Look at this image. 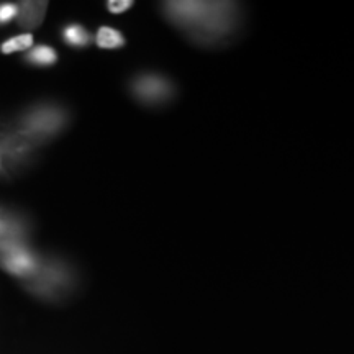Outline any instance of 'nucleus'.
Returning a JSON list of instances; mask_svg holds the SVG:
<instances>
[{
	"mask_svg": "<svg viewBox=\"0 0 354 354\" xmlns=\"http://www.w3.org/2000/svg\"><path fill=\"white\" fill-rule=\"evenodd\" d=\"M0 256L3 268L15 276H33L38 271V259L21 245L2 251Z\"/></svg>",
	"mask_w": 354,
	"mask_h": 354,
	"instance_id": "2",
	"label": "nucleus"
},
{
	"mask_svg": "<svg viewBox=\"0 0 354 354\" xmlns=\"http://www.w3.org/2000/svg\"><path fill=\"white\" fill-rule=\"evenodd\" d=\"M165 12L196 39L212 41L233 28L236 8L230 2H166Z\"/></svg>",
	"mask_w": 354,
	"mask_h": 354,
	"instance_id": "1",
	"label": "nucleus"
},
{
	"mask_svg": "<svg viewBox=\"0 0 354 354\" xmlns=\"http://www.w3.org/2000/svg\"><path fill=\"white\" fill-rule=\"evenodd\" d=\"M97 44L100 48H105V50H117V48H122L125 44V38L117 30L104 26L97 33Z\"/></svg>",
	"mask_w": 354,
	"mask_h": 354,
	"instance_id": "7",
	"label": "nucleus"
},
{
	"mask_svg": "<svg viewBox=\"0 0 354 354\" xmlns=\"http://www.w3.org/2000/svg\"><path fill=\"white\" fill-rule=\"evenodd\" d=\"M28 59L35 64H41V66H48V64H55L56 63V53L55 50H51L50 46H37L32 53L28 55Z\"/></svg>",
	"mask_w": 354,
	"mask_h": 354,
	"instance_id": "9",
	"label": "nucleus"
},
{
	"mask_svg": "<svg viewBox=\"0 0 354 354\" xmlns=\"http://www.w3.org/2000/svg\"><path fill=\"white\" fill-rule=\"evenodd\" d=\"M64 41L73 46H86L91 41V35H88L82 26L79 25H69L63 33Z\"/></svg>",
	"mask_w": 354,
	"mask_h": 354,
	"instance_id": "8",
	"label": "nucleus"
},
{
	"mask_svg": "<svg viewBox=\"0 0 354 354\" xmlns=\"http://www.w3.org/2000/svg\"><path fill=\"white\" fill-rule=\"evenodd\" d=\"M46 10L48 2H21L19 6V13H17V20L24 28L33 30L41 25Z\"/></svg>",
	"mask_w": 354,
	"mask_h": 354,
	"instance_id": "5",
	"label": "nucleus"
},
{
	"mask_svg": "<svg viewBox=\"0 0 354 354\" xmlns=\"http://www.w3.org/2000/svg\"><path fill=\"white\" fill-rule=\"evenodd\" d=\"M133 91L143 102H149V104H156V102L167 100L171 97L172 87L171 84L161 76H141L133 84Z\"/></svg>",
	"mask_w": 354,
	"mask_h": 354,
	"instance_id": "3",
	"label": "nucleus"
},
{
	"mask_svg": "<svg viewBox=\"0 0 354 354\" xmlns=\"http://www.w3.org/2000/svg\"><path fill=\"white\" fill-rule=\"evenodd\" d=\"M33 44V37L30 33H24L20 35V37H15L12 39H8L2 44V53H6V55H10V53H15V51H24V50H28L30 46Z\"/></svg>",
	"mask_w": 354,
	"mask_h": 354,
	"instance_id": "10",
	"label": "nucleus"
},
{
	"mask_svg": "<svg viewBox=\"0 0 354 354\" xmlns=\"http://www.w3.org/2000/svg\"><path fill=\"white\" fill-rule=\"evenodd\" d=\"M21 236V228L15 221L6 220L0 216V253L6 250H10V248L21 245L20 243Z\"/></svg>",
	"mask_w": 354,
	"mask_h": 354,
	"instance_id": "6",
	"label": "nucleus"
},
{
	"mask_svg": "<svg viewBox=\"0 0 354 354\" xmlns=\"http://www.w3.org/2000/svg\"><path fill=\"white\" fill-rule=\"evenodd\" d=\"M17 13H19V6H15V3H3V6H0V24H7L8 20L17 17Z\"/></svg>",
	"mask_w": 354,
	"mask_h": 354,
	"instance_id": "11",
	"label": "nucleus"
},
{
	"mask_svg": "<svg viewBox=\"0 0 354 354\" xmlns=\"http://www.w3.org/2000/svg\"><path fill=\"white\" fill-rule=\"evenodd\" d=\"M63 123V113L56 112V110H37V112L28 115L25 120V131L28 136L37 138V136H48L56 128L61 127Z\"/></svg>",
	"mask_w": 354,
	"mask_h": 354,
	"instance_id": "4",
	"label": "nucleus"
},
{
	"mask_svg": "<svg viewBox=\"0 0 354 354\" xmlns=\"http://www.w3.org/2000/svg\"><path fill=\"white\" fill-rule=\"evenodd\" d=\"M107 7L112 13H122V12H127L128 8H131L133 2L131 0H110Z\"/></svg>",
	"mask_w": 354,
	"mask_h": 354,
	"instance_id": "12",
	"label": "nucleus"
}]
</instances>
